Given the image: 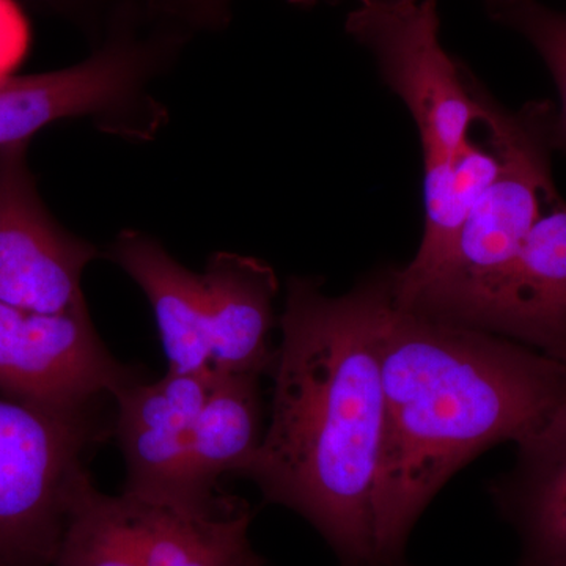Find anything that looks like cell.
Returning a JSON list of instances; mask_svg holds the SVG:
<instances>
[{"label":"cell","mask_w":566,"mask_h":566,"mask_svg":"<svg viewBox=\"0 0 566 566\" xmlns=\"http://www.w3.org/2000/svg\"><path fill=\"white\" fill-rule=\"evenodd\" d=\"M29 43L31 31L17 0H0V82L13 76Z\"/></svg>","instance_id":"cell-16"},{"label":"cell","mask_w":566,"mask_h":566,"mask_svg":"<svg viewBox=\"0 0 566 566\" xmlns=\"http://www.w3.org/2000/svg\"><path fill=\"white\" fill-rule=\"evenodd\" d=\"M237 566H268V564L262 556H259V554L252 549Z\"/></svg>","instance_id":"cell-19"},{"label":"cell","mask_w":566,"mask_h":566,"mask_svg":"<svg viewBox=\"0 0 566 566\" xmlns=\"http://www.w3.org/2000/svg\"><path fill=\"white\" fill-rule=\"evenodd\" d=\"M375 491L378 566H411L409 536L453 475L523 441L566 403V364L510 338L389 305Z\"/></svg>","instance_id":"cell-2"},{"label":"cell","mask_w":566,"mask_h":566,"mask_svg":"<svg viewBox=\"0 0 566 566\" xmlns=\"http://www.w3.org/2000/svg\"><path fill=\"white\" fill-rule=\"evenodd\" d=\"M174 35L140 39L133 25L109 33L102 50L70 69L0 82V150L28 144L33 134L69 117L109 109L125 99L142 71Z\"/></svg>","instance_id":"cell-9"},{"label":"cell","mask_w":566,"mask_h":566,"mask_svg":"<svg viewBox=\"0 0 566 566\" xmlns=\"http://www.w3.org/2000/svg\"><path fill=\"white\" fill-rule=\"evenodd\" d=\"M59 11H65L71 14H92L96 13L102 7H109L118 20H129V9L132 0H36Z\"/></svg>","instance_id":"cell-18"},{"label":"cell","mask_w":566,"mask_h":566,"mask_svg":"<svg viewBox=\"0 0 566 566\" xmlns=\"http://www.w3.org/2000/svg\"><path fill=\"white\" fill-rule=\"evenodd\" d=\"M93 327L87 305L36 314L0 304V395L51 412L91 409L103 394L140 381Z\"/></svg>","instance_id":"cell-6"},{"label":"cell","mask_w":566,"mask_h":566,"mask_svg":"<svg viewBox=\"0 0 566 566\" xmlns=\"http://www.w3.org/2000/svg\"><path fill=\"white\" fill-rule=\"evenodd\" d=\"M107 436L92 408L51 412L0 397V566H52L85 453Z\"/></svg>","instance_id":"cell-5"},{"label":"cell","mask_w":566,"mask_h":566,"mask_svg":"<svg viewBox=\"0 0 566 566\" xmlns=\"http://www.w3.org/2000/svg\"><path fill=\"white\" fill-rule=\"evenodd\" d=\"M216 379L214 370L167 371L158 381L140 379L115 395L114 434L126 463L123 495L203 516L189 494L188 463L197 419Z\"/></svg>","instance_id":"cell-8"},{"label":"cell","mask_w":566,"mask_h":566,"mask_svg":"<svg viewBox=\"0 0 566 566\" xmlns=\"http://www.w3.org/2000/svg\"><path fill=\"white\" fill-rule=\"evenodd\" d=\"M232 0H148L153 10L193 25H216L229 18Z\"/></svg>","instance_id":"cell-17"},{"label":"cell","mask_w":566,"mask_h":566,"mask_svg":"<svg viewBox=\"0 0 566 566\" xmlns=\"http://www.w3.org/2000/svg\"><path fill=\"white\" fill-rule=\"evenodd\" d=\"M25 144L0 150V304L36 314L85 307L81 281L98 252L41 203Z\"/></svg>","instance_id":"cell-7"},{"label":"cell","mask_w":566,"mask_h":566,"mask_svg":"<svg viewBox=\"0 0 566 566\" xmlns=\"http://www.w3.org/2000/svg\"><path fill=\"white\" fill-rule=\"evenodd\" d=\"M112 256L147 296L169 371L212 370L202 274L186 270L158 241L140 232L122 233L112 248Z\"/></svg>","instance_id":"cell-13"},{"label":"cell","mask_w":566,"mask_h":566,"mask_svg":"<svg viewBox=\"0 0 566 566\" xmlns=\"http://www.w3.org/2000/svg\"><path fill=\"white\" fill-rule=\"evenodd\" d=\"M490 11L532 44L556 82L558 109L551 117V140L566 151V10L549 9L538 0H509Z\"/></svg>","instance_id":"cell-15"},{"label":"cell","mask_w":566,"mask_h":566,"mask_svg":"<svg viewBox=\"0 0 566 566\" xmlns=\"http://www.w3.org/2000/svg\"><path fill=\"white\" fill-rule=\"evenodd\" d=\"M475 329L566 364V202L558 191L547 200Z\"/></svg>","instance_id":"cell-10"},{"label":"cell","mask_w":566,"mask_h":566,"mask_svg":"<svg viewBox=\"0 0 566 566\" xmlns=\"http://www.w3.org/2000/svg\"><path fill=\"white\" fill-rule=\"evenodd\" d=\"M488 9L493 10L495 7L502 6V3L509 2V0H485Z\"/></svg>","instance_id":"cell-20"},{"label":"cell","mask_w":566,"mask_h":566,"mask_svg":"<svg viewBox=\"0 0 566 566\" xmlns=\"http://www.w3.org/2000/svg\"><path fill=\"white\" fill-rule=\"evenodd\" d=\"M260 376L221 374L197 419L188 463V486L193 509L214 515L232 504L219 494L223 474H237L263 439Z\"/></svg>","instance_id":"cell-14"},{"label":"cell","mask_w":566,"mask_h":566,"mask_svg":"<svg viewBox=\"0 0 566 566\" xmlns=\"http://www.w3.org/2000/svg\"><path fill=\"white\" fill-rule=\"evenodd\" d=\"M516 449L488 491L520 539V566H566V403Z\"/></svg>","instance_id":"cell-11"},{"label":"cell","mask_w":566,"mask_h":566,"mask_svg":"<svg viewBox=\"0 0 566 566\" xmlns=\"http://www.w3.org/2000/svg\"><path fill=\"white\" fill-rule=\"evenodd\" d=\"M551 117L553 107L547 103H531L515 112L504 164L472 207L444 262L419 289L395 303L475 327L547 200L557 192L551 172Z\"/></svg>","instance_id":"cell-3"},{"label":"cell","mask_w":566,"mask_h":566,"mask_svg":"<svg viewBox=\"0 0 566 566\" xmlns=\"http://www.w3.org/2000/svg\"><path fill=\"white\" fill-rule=\"evenodd\" d=\"M345 29L415 117L424 178L446 172L479 133L490 93L442 46L438 0H356Z\"/></svg>","instance_id":"cell-4"},{"label":"cell","mask_w":566,"mask_h":566,"mask_svg":"<svg viewBox=\"0 0 566 566\" xmlns=\"http://www.w3.org/2000/svg\"><path fill=\"white\" fill-rule=\"evenodd\" d=\"M390 270L329 296L292 277L262 444L237 474L315 527L342 566H378L375 491L385 427L382 329Z\"/></svg>","instance_id":"cell-1"},{"label":"cell","mask_w":566,"mask_h":566,"mask_svg":"<svg viewBox=\"0 0 566 566\" xmlns=\"http://www.w3.org/2000/svg\"><path fill=\"white\" fill-rule=\"evenodd\" d=\"M202 277L212 370L271 375L277 356L271 344L279 293L273 268L253 256L219 252Z\"/></svg>","instance_id":"cell-12"}]
</instances>
